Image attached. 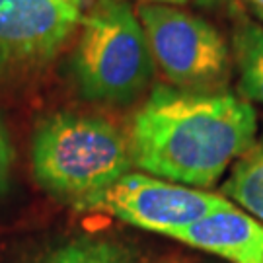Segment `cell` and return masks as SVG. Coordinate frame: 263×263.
I'll use <instances>...</instances> for the list:
<instances>
[{
	"instance_id": "cell-1",
	"label": "cell",
	"mask_w": 263,
	"mask_h": 263,
	"mask_svg": "<svg viewBox=\"0 0 263 263\" xmlns=\"http://www.w3.org/2000/svg\"><path fill=\"white\" fill-rule=\"evenodd\" d=\"M257 115L228 92H187L154 86L133 115V164L160 179L211 187L254 146Z\"/></svg>"
},
{
	"instance_id": "cell-2",
	"label": "cell",
	"mask_w": 263,
	"mask_h": 263,
	"mask_svg": "<svg viewBox=\"0 0 263 263\" xmlns=\"http://www.w3.org/2000/svg\"><path fill=\"white\" fill-rule=\"evenodd\" d=\"M129 139L109 119L57 111L39 121L31 139V170L39 187L59 203L94 211L129 174Z\"/></svg>"
},
{
	"instance_id": "cell-3",
	"label": "cell",
	"mask_w": 263,
	"mask_h": 263,
	"mask_svg": "<svg viewBox=\"0 0 263 263\" xmlns=\"http://www.w3.org/2000/svg\"><path fill=\"white\" fill-rule=\"evenodd\" d=\"M78 29L70 70L80 96L117 105L141 98L156 65L129 2L96 0L82 14Z\"/></svg>"
},
{
	"instance_id": "cell-4",
	"label": "cell",
	"mask_w": 263,
	"mask_h": 263,
	"mask_svg": "<svg viewBox=\"0 0 263 263\" xmlns=\"http://www.w3.org/2000/svg\"><path fill=\"white\" fill-rule=\"evenodd\" d=\"M154 65L170 86L187 92H224L230 80V49L207 20L179 6L137 8Z\"/></svg>"
},
{
	"instance_id": "cell-5",
	"label": "cell",
	"mask_w": 263,
	"mask_h": 263,
	"mask_svg": "<svg viewBox=\"0 0 263 263\" xmlns=\"http://www.w3.org/2000/svg\"><path fill=\"white\" fill-rule=\"evenodd\" d=\"M82 14V0H0V82L47 66Z\"/></svg>"
},
{
	"instance_id": "cell-6",
	"label": "cell",
	"mask_w": 263,
	"mask_h": 263,
	"mask_svg": "<svg viewBox=\"0 0 263 263\" xmlns=\"http://www.w3.org/2000/svg\"><path fill=\"white\" fill-rule=\"evenodd\" d=\"M228 203L211 191L129 172L107 191L98 209L127 224L170 236Z\"/></svg>"
},
{
	"instance_id": "cell-7",
	"label": "cell",
	"mask_w": 263,
	"mask_h": 263,
	"mask_svg": "<svg viewBox=\"0 0 263 263\" xmlns=\"http://www.w3.org/2000/svg\"><path fill=\"white\" fill-rule=\"evenodd\" d=\"M170 238L230 263H263V222L232 203L176 230Z\"/></svg>"
},
{
	"instance_id": "cell-8",
	"label": "cell",
	"mask_w": 263,
	"mask_h": 263,
	"mask_svg": "<svg viewBox=\"0 0 263 263\" xmlns=\"http://www.w3.org/2000/svg\"><path fill=\"white\" fill-rule=\"evenodd\" d=\"M232 51L242 98L263 105V26L242 20L232 33Z\"/></svg>"
},
{
	"instance_id": "cell-9",
	"label": "cell",
	"mask_w": 263,
	"mask_h": 263,
	"mask_svg": "<svg viewBox=\"0 0 263 263\" xmlns=\"http://www.w3.org/2000/svg\"><path fill=\"white\" fill-rule=\"evenodd\" d=\"M226 197L246 209V213L263 222V133L254 146L236 160L234 168L222 185Z\"/></svg>"
},
{
	"instance_id": "cell-10",
	"label": "cell",
	"mask_w": 263,
	"mask_h": 263,
	"mask_svg": "<svg viewBox=\"0 0 263 263\" xmlns=\"http://www.w3.org/2000/svg\"><path fill=\"white\" fill-rule=\"evenodd\" d=\"M35 263H135L129 250L104 238H74L55 246Z\"/></svg>"
},
{
	"instance_id": "cell-11",
	"label": "cell",
	"mask_w": 263,
	"mask_h": 263,
	"mask_svg": "<svg viewBox=\"0 0 263 263\" xmlns=\"http://www.w3.org/2000/svg\"><path fill=\"white\" fill-rule=\"evenodd\" d=\"M12 168H14V146L10 141L8 129L0 117V195L8 189Z\"/></svg>"
},
{
	"instance_id": "cell-12",
	"label": "cell",
	"mask_w": 263,
	"mask_h": 263,
	"mask_svg": "<svg viewBox=\"0 0 263 263\" xmlns=\"http://www.w3.org/2000/svg\"><path fill=\"white\" fill-rule=\"evenodd\" d=\"M142 4H164V6H181L187 0H141Z\"/></svg>"
},
{
	"instance_id": "cell-13",
	"label": "cell",
	"mask_w": 263,
	"mask_h": 263,
	"mask_svg": "<svg viewBox=\"0 0 263 263\" xmlns=\"http://www.w3.org/2000/svg\"><path fill=\"white\" fill-rule=\"evenodd\" d=\"M246 2L252 6V10H254L259 18H263V0H246Z\"/></svg>"
},
{
	"instance_id": "cell-14",
	"label": "cell",
	"mask_w": 263,
	"mask_h": 263,
	"mask_svg": "<svg viewBox=\"0 0 263 263\" xmlns=\"http://www.w3.org/2000/svg\"><path fill=\"white\" fill-rule=\"evenodd\" d=\"M201 6H218V4H222L224 0H197Z\"/></svg>"
},
{
	"instance_id": "cell-15",
	"label": "cell",
	"mask_w": 263,
	"mask_h": 263,
	"mask_svg": "<svg viewBox=\"0 0 263 263\" xmlns=\"http://www.w3.org/2000/svg\"><path fill=\"white\" fill-rule=\"evenodd\" d=\"M261 20H263V18H261Z\"/></svg>"
}]
</instances>
